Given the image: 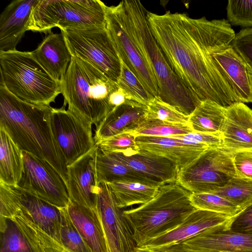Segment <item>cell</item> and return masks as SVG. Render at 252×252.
I'll return each mask as SVG.
<instances>
[{
	"instance_id": "4",
	"label": "cell",
	"mask_w": 252,
	"mask_h": 252,
	"mask_svg": "<svg viewBox=\"0 0 252 252\" xmlns=\"http://www.w3.org/2000/svg\"><path fill=\"white\" fill-rule=\"evenodd\" d=\"M191 194L177 181L167 183L159 187L157 195L148 202L124 210L137 247L175 229L196 210Z\"/></svg>"
},
{
	"instance_id": "26",
	"label": "cell",
	"mask_w": 252,
	"mask_h": 252,
	"mask_svg": "<svg viewBox=\"0 0 252 252\" xmlns=\"http://www.w3.org/2000/svg\"><path fill=\"white\" fill-rule=\"evenodd\" d=\"M94 167L97 186L103 182L129 181L159 186L144 174L131 169L111 154L104 152L98 145L94 155Z\"/></svg>"
},
{
	"instance_id": "28",
	"label": "cell",
	"mask_w": 252,
	"mask_h": 252,
	"mask_svg": "<svg viewBox=\"0 0 252 252\" xmlns=\"http://www.w3.org/2000/svg\"><path fill=\"white\" fill-rule=\"evenodd\" d=\"M0 252H39L16 216H0Z\"/></svg>"
},
{
	"instance_id": "12",
	"label": "cell",
	"mask_w": 252,
	"mask_h": 252,
	"mask_svg": "<svg viewBox=\"0 0 252 252\" xmlns=\"http://www.w3.org/2000/svg\"><path fill=\"white\" fill-rule=\"evenodd\" d=\"M23 171L17 186L60 208L67 206L69 197L66 184L47 161L22 151Z\"/></svg>"
},
{
	"instance_id": "7",
	"label": "cell",
	"mask_w": 252,
	"mask_h": 252,
	"mask_svg": "<svg viewBox=\"0 0 252 252\" xmlns=\"http://www.w3.org/2000/svg\"><path fill=\"white\" fill-rule=\"evenodd\" d=\"M106 5L99 0H38L33 6L27 31L106 28Z\"/></svg>"
},
{
	"instance_id": "5",
	"label": "cell",
	"mask_w": 252,
	"mask_h": 252,
	"mask_svg": "<svg viewBox=\"0 0 252 252\" xmlns=\"http://www.w3.org/2000/svg\"><path fill=\"white\" fill-rule=\"evenodd\" d=\"M64 105L68 109L95 126L113 108L112 94L119 86L101 72L80 58L72 56L60 82Z\"/></svg>"
},
{
	"instance_id": "25",
	"label": "cell",
	"mask_w": 252,
	"mask_h": 252,
	"mask_svg": "<svg viewBox=\"0 0 252 252\" xmlns=\"http://www.w3.org/2000/svg\"><path fill=\"white\" fill-rule=\"evenodd\" d=\"M66 208L72 221L92 252H109L97 211L70 200Z\"/></svg>"
},
{
	"instance_id": "6",
	"label": "cell",
	"mask_w": 252,
	"mask_h": 252,
	"mask_svg": "<svg viewBox=\"0 0 252 252\" xmlns=\"http://www.w3.org/2000/svg\"><path fill=\"white\" fill-rule=\"evenodd\" d=\"M0 83L26 102L50 106L61 94L60 83L39 64L32 52L0 51Z\"/></svg>"
},
{
	"instance_id": "20",
	"label": "cell",
	"mask_w": 252,
	"mask_h": 252,
	"mask_svg": "<svg viewBox=\"0 0 252 252\" xmlns=\"http://www.w3.org/2000/svg\"><path fill=\"white\" fill-rule=\"evenodd\" d=\"M38 0H15L8 4L0 15V51L16 49L27 31L33 6Z\"/></svg>"
},
{
	"instance_id": "34",
	"label": "cell",
	"mask_w": 252,
	"mask_h": 252,
	"mask_svg": "<svg viewBox=\"0 0 252 252\" xmlns=\"http://www.w3.org/2000/svg\"><path fill=\"white\" fill-rule=\"evenodd\" d=\"M121 73L117 82L118 86L126 94L127 99L147 106L154 97L145 88L137 77L126 64L121 60Z\"/></svg>"
},
{
	"instance_id": "17",
	"label": "cell",
	"mask_w": 252,
	"mask_h": 252,
	"mask_svg": "<svg viewBox=\"0 0 252 252\" xmlns=\"http://www.w3.org/2000/svg\"><path fill=\"white\" fill-rule=\"evenodd\" d=\"M231 218L220 213L196 209L175 229L138 247L158 251L180 244L205 230L226 223Z\"/></svg>"
},
{
	"instance_id": "16",
	"label": "cell",
	"mask_w": 252,
	"mask_h": 252,
	"mask_svg": "<svg viewBox=\"0 0 252 252\" xmlns=\"http://www.w3.org/2000/svg\"><path fill=\"white\" fill-rule=\"evenodd\" d=\"M227 222L205 230L180 244L200 252H252V234L231 231L226 228Z\"/></svg>"
},
{
	"instance_id": "35",
	"label": "cell",
	"mask_w": 252,
	"mask_h": 252,
	"mask_svg": "<svg viewBox=\"0 0 252 252\" xmlns=\"http://www.w3.org/2000/svg\"><path fill=\"white\" fill-rule=\"evenodd\" d=\"M60 243L72 252H92L72 221L66 207L61 208Z\"/></svg>"
},
{
	"instance_id": "13",
	"label": "cell",
	"mask_w": 252,
	"mask_h": 252,
	"mask_svg": "<svg viewBox=\"0 0 252 252\" xmlns=\"http://www.w3.org/2000/svg\"><path fill=\"white\" fill-rule=\"evenodd\" d=\"M53 108L52 122L54 133L63 155L66 166L89 152L95 145L91 122L65 110Z\"/></svg>"
},
{
	"instance_id": "2",
	"label": "cell",
	"mask_w": 252,
	"mask_h": 252,
	"mask_svg": "<svg viewBox=\"0 0 252 252\" xmlns=\"http://www.w3.org/2000/svg\"><path fill=\"white\" fill-rule=\"evenodd\" d=\"M52 109L23 101L0 83V126L22 151L49 162L65 183L67 166L54 133Z\"/></svg>"
},
{
	"instance_id": "11",
	"label": "cell",
	"mask_w": 252,
	"mask_h": 252,
	"mask_svg": "<svg viewBox=\"0 0 252 252\" xmlns=\"http://www.w3.org/2000/svg\"><path fill=\"white\" fill-rule=\"evenodd\" d=\"M21 214L60 242L61 208L18 187L0 182V216Z\"/></svg>"
},
{
	"instance_id": "47",
	"label": "cell",
	"mask_w": 252,
	"mask_h": 252,
	"mask_svg": "<svg viewBox=\"0 0 252 252\" xmlns=\"http://www.w3.org/2000/svg\"><path fill=\"white\" fill-rule=\"evenodd\" d=\"M247 68H248L251 85L252 90V68L248 65H247Z\"/></svg>"
},
{
	"instance_id": "30",
	"label": "cell",
	"mask_w": 252,
	"mask_h": 252,
	"mask_svg": "<svg viewBox=\"0 0 252 252\" xmlns=\"http://www.w3.org/2000/svg\"><path fill=\"white\" fill-rule=\"evenodd\" d=\"M107 183L113 193L117 206L121 209L148 202L157 195L160 186L129 181Z\"/></svg>"
},
{
	"instance_id": "19",
	"label": "cell",
	"mask_w": 252,
	"mask_h": 252,
	"mask_svg": "<svg viewBox=\"0 0 252 252\" xmlns=\"http://www.w3.org/2000/svg\"><path fill=\"white\" fill-rule=\"evenodd\" d=\"M221 133L220 148L233 154L252 152V109L240 102L226 107Z\"/></svg>"
},
{
	"instance_id": "36",
	"label": "cell",
	"mask_w": 252,
	"mask_h": 252,
	"mask_svg": "<svg viewBox=\"0 0 252 252\" xmlns=\"http://www.w3.org/2000/svg\"><path fill=\"white\" fill-rule=\"evenodd\" d=\"M17 216L24 224L39 252H72L21 214Z\"/></svg>"
},
{
	"instance_id": "38",
	"label": "cell",
	"mask_w": 252,
	"mask_h": 252,
	"mask_svg": "<svg viewBox=\"0 0 252 252\" xmlns=\"http://www.w3.org/2000/svg\"><path fill=\"white\" fill-rule=\"evenodd\" d=\"M136 136L129 132H125L102 140L95 143L99 148L107 153H121L126 156L138 153Z\"/></svg>"
},
{
	"instance_id": "21",
	"label": "cell",
	"mask_w": 252,
	"mask_h": 252,
	"mask_svg": "<svg viewBox=\"0 0 252 252\" xmlns=\"http://www.w3.org/2000/svg\"><path fill=\"white\" fill-rule=\"evenodd\" d=\"M147 106L128 100L110 111L96 127L94 137L100 141L136 128L146 119Z\"/></svg>"
},
{
	"instance_id": "42",
	"label": "cell",
	"mask_w": 252,
	"mask_h": 252,
	"mask_svg": "<svg viewBox=\"0 0 252 252\" xmlns=\"http://www.w3.org/2000/svg\"><path fill=\"white\" fill-rule=\"evenodd\" d=\"M170 137L204 144L210 148L220 147L222 143L221 132L206 134L192 132L188 134L176 135Z\"/></svg>"
},
{
	"instance_id": "8",
	"label": "cell",
	"mask_w": 252,
	"mask_h": 252,
	"mask_svg": "<svg viewBox=\"0 0 252 252\" xmlns=\"http://www.w3.org/2000/svg\"><path fill=\"white\" fill-rule=\"evenodd\" d=\"M106 29L120 60L152 96H158L156 78L134 37L123 0L116 6L106 5Z\"/></svg>"
},
{
	"instance_id": "24",
	"label": "cell",
	"mask_w": 252,
	"mask_h": 252,
	"mask_svg": "<svg viewBox=\"0 0 252 252\" xmlns=\"http://www.w3.org/2000/svg\"><path fill=\"white\" fill-rule=\"evenodd\" d=\"M32 52L49 74L60 83L72 59L63 33L49 32Z\"/></svg>"
},
{
	"instance_id": "22",
	"label": "cell",
	"mask_w": 252,
	"mask_h": 252,
	"mask_svg": "<svg viewBox=\"0 0 252 252\" xmlns=\"http://www.w3.org/2000/svg\"><path fill=\"white\" fill-rule=\"evenodd\" d=\"M213 58L239 101L252 103L247 65L232 46L214 53Z\"/></svg>"
},
{
	"instance_id": "37",
	"label": "cell",
	"mask_w": 252,
	"mask_h": 252,
	"mask_svg": "<svg viewBox=\"0 0 252 252\" xmlns=\"http://www.w3.org/2000/svg\"><path fill=\"white\" fill-rule=\"evenodd\" d=\"M146 119L158 120L178 125H188L189 116L181 113L162 101L158 96L153 97L147 105Z\"/></svg>"
},
{
	"instance_id": "43",
	"label": "cell",
	"mask_w": 252,
	"mask_h": 252,
	"mask_svg": "<svg viewBox=\"0 0 252 252\" xmlns=\"http://www.w3.org/2000/svg\"><path fill=\"white\" fill-rule=\"evenodd\" d=\"M234 163L237 177L252 179V152L234 154Z\"/></svg>"
},
{
	"instance_id": "32",
	"label": "cell",
	"mask_w": 252,
	"mask_h": 252,
	"mask_svg": "<svg viewBox=\"0 0 252 252\" xmlns=\"http://www.w3.org/2000/svg\"><path fill=\"white\" fill-rule=\"evenodd\" d=\"M193 132L188 125H178L158 120H145L134 130L129 132L136 136L170 137Z\"/></svg>"
},
{
	"instance_id": "29",
	"label": "cell",
	"mask_w": 252,
	"mask_h": 252,
	"mask_svg": "<svg viewBox=\"0 0 252 252\" xmlns=\"http://www.w3.org/2000/svg\"><path fill=\"white\" fill-rule=\"evenodd\" d=\"M225 109L210 100L201 101L189 116V125L193 132L220 133L225 120Z\"/></svg>"
},
{
	"instance_id": "23",
	"label": "cell",
	"mask_w": 252,
	"mask_h": 252,
	"mask_svg": "<svg viewBox=\"0 0 252 252\" xmlns=\"http://www.w3.org/2000/svg\"><path fill=\"white\" fill-rule=\"evenodd\" d=\"M110 154L159 186L177 181L179 169L175 163L165 158L139 150L138 153L129 156L117 153Z\"/></svg>"
},
{
	"instance_id": "27",
	"label": "cell",
	"mask_w": 252,
	"mask_h": 252,
	"mask_svg": "<svg viewBox=\"0 0 252 252\" xmlns=\"http://www.w3.org/2000/svg\"><path fill=\"white\" fill-rule=\"evenodd\" d=\"M23 171L22 150L0 126V182L17 186Z\"/></svg>"
},
{
	"instance_id": "3",
	"label": "cell",
	"mask_w": 252,
	"mask_h": 252,
	"mask_svg": "<svg viewBox=\"0 0 252 252\" xmlns=\"http://www.w3.org/2000/svg\"><path fill=\"white\" fill-rule=\"evenodd\" d=\"M133 33L156 78L158 96L184 114L189 116L200 103L172 69L150 27L148 11L140 0H123Z\"/></svg>"
},
{
	"instance_id": "1",
	"label": "cell",
	"mask_w": 252,
	"mask_h": 252,
	"mask_svg": "<svg viewBox=\"0 0 252 252\" xmlns=\"http://www.w3.org/2000/svg\"><path fill=\"white\" fill-rule=\"evenodd\" d=\"M147 18L172 69L194 96L224 107L240 102L213 58L235 37L227 20L194 19L170 11L161 15L148 11Z\"/></svg>"
},
{
	"instance_id": "10",
	"label": "cell",
	"mask_w": 252,
	"mask_h": 252,
	"mask_svg": "<svg viewBox=\"0 0 252 252\" xmlns=\"http://www.w3.org/2000/svg\"><path fill=\"white\" fill-rule=\"evenodd\" d=\"M72 56L88 62L117 83L122 64L106 28L61 30Z\"/></svg>"
},
{
	"instance_id": "33",
	"label": "cell",
	"mask_w": 252,
	"mask_h": 252,
	"mask_svg": "<svg viewBox=\"0 0 252 252\" xmlns=\"http://www.w3.org/2000/svg\"><path fill=\"white\" fill-rule=\"evenodd\" d=\"M190 200L193 206L197 209L220 213L231 217L242 211L234 203L212 193H191Z\"/></svg>"
},
{
	"instance_id": "39",
	"label": "cell",
	"mask_w": 252,
	"mask_h": 252,
	"mask_svg": "<svg viewBox=\"0 0 252 252\" xmlns=\"http://www.w3.org/2000/svg\"><path fill=\"white\" fill-rule=\"evenodd\" d=\"M226 11L227 20L230 25L252 28V0H229Z\"/></svg>"
},
{
	"instance_id": "44",
	"label": "cell",
	"mask_w": 252,
	"mask_h": 252,
	"mask_svg": "<svg viewBox=\"0 0 252 252\" xmlns=\"http://www.w3.org/2000/svg\"><path fill=\"white\" fill-rule=\"evenodd\" d=\"M128 100L127 97L123 91L119 88L111 95L110 104L114 109L125 103Z\"/></svg>"
},
{
	"instance_id": "9",
	"label": "cell",
	"mask_w": 252,
	"mask_h": 252,
	"mask_svg": "<svg viewBox=\"0 0 252 252\" xmlns=\"http://www.w3.org/2000/svg\"><path fill=\"white\" fill-rule=\"evenodd\" d=\"M236 177L234 154L218 147L208 149L180 169L177 182L191 193H212Z\"/></svg>"
},
{
	"instance_id": "41",
	"label": "cell",
	"mask_w": 252,
	"mask_h": 252,
	"mask_svg": "<svg viewBox=\"0 0 252 252\" xmlns=\"http://www.w3.org/2000/svg\"><path fill=\"white\" fill-rule=\"evenodd\" d=\"M226 228L234 232L252 234V204L232 217Z\"/></svg>"
},
{
	"instance_id": "45",
	"label": "cell",
	"mask_w": 252,
	"mask_h": 252,
	"mask_svg": "<svg viewBox=\"0 0 252 252\" xmlns=\"http://www.w3.org/2000/svg\"><path fill=\"white\" fill-rule=\"evenodd\" d=\"M158 252H200L194 251L182 246L180 244H176L163 248Z\"/></svg>"
},
{
	"instance_id": "31",
	"label": "cell",
	"mask_w": 252,
	"mask_h": 252,
	"mask_svg": "<svg viewBox=\"0 0 252 252\" xmlns=\"http://www.w3.org/2000/svg\"><path fill=\"white\" fill-rule=\"evenodd\" d=\"M212 193L232 202L242 210L252 204V179L234 177Z\"/></svg>"
},
{
	"instance_id": "46",
	"label": "cell",
	"mask_w": 252,
	"mask_h": 252,
	"mask_svg": "<svg viewBox=\"0 0 252 252\" xmlns=\"http://www.w3.org/2000/svg\"><path fill=\"white\" fill-rule=\"evenodd\" d=\"M136 252H159L157 251L145 249L141 247H137L136 249Z\"/></svg>"
},
{
	"instance_id": "14",
	"label": "cell",
	"mask_w": 252,
	"mask_h": 252,
	"mask_svg": "<svg viewBox=\"0 0 252 252\" xmlns=\"http://www.w3.org/2000/svg\"><path fill=\"white\" fill-rule=\"evenodd\" d=\"M98 187L97 210L109 252H136L137 245L132 230L108 184L101 182Z\"/></svg>"
},
{
	"instance_id": "18",
	"label": "cell",
	"mask_w": 252,
	"mask_h": 252,
	"mask_svg": "<svg viewBox=\"0 0 252 252\" xmlns=\"http://www.w3.org/2000/svg\"><path fill=\"white\" fill-rule=\"evenodd\" d=\"M136 142L139 150L165 158L175 163L179 170L210 148L204 144L167 137L138 136Z\"/></svg>"
},
{
	"instance_id": "15",
	"label": "cell",
	"mask_w": 252,
	"mask_h": 252,
	"mask_svg": "<svg viewBox=\"0 0 252 252\" xmlns=\"http://www.w3.org/2000/svg\"><path fill=\"white\" fill-rule=\"evenodd\" d=\"M97 145L74 162L67 166L65 182L69 200L97 211L94 155Z\"/></svg>"
},
{
	"instance_id": "40",
	"label": "cell",
	"mask_w": 252,
	"mask_h": 252,
	"mask_svg": "<svg viewBox=\"0 0 252 252\" xmlns=\"http://www.w3.org/2000/svg\"><path fill=\"white\" fill-rule=\"evenodd\" d=\"M231 46L252 68V28H243L235 34Z\"/></svg>"
}]
</instances>
